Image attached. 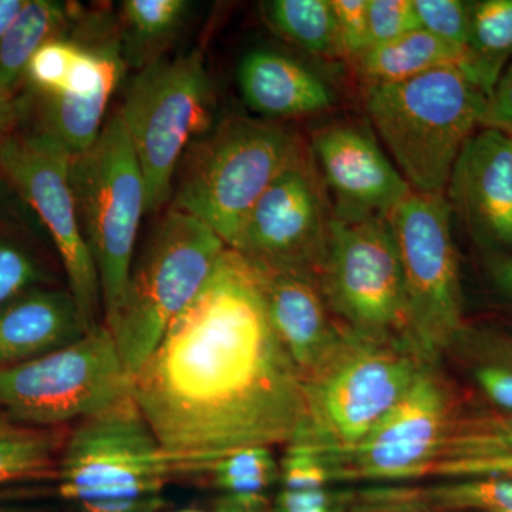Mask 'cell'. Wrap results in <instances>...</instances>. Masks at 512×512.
I'll use <instances>...</instances> for the list:
<instances>
[{"instance_id":"obj_18","label":"cell","mask_w":512,"mask_h":512,"mask_svg":"<svg viewBox=\"0 0 512 512\" xmlns=\"http://www.w3.org/2000/svg\"><path fill=\"white\" fill-rule=\"evenodd\" d=\"M255 271L272 328L303 380L338 343L343 326L330 318L318 276L299 271Z\"/></svg>"},{"instance_id":"obj_30","label":"cell","mask_w":512,"mask_h":512,"mask_svg":"<svg viewBox=\"0 0 512 512\" xmlns=\"http://www.w3.org/2000/svg\"><path fill=\"white\" fill-rule=\"evenodd\" d=\"M279 512H332L328 471L311 448L291 443L279 464Z\"/></svg>"},{"instance_id":"obj_12","label":"cell","mask_w":512,"mask_h":512,"mask_svg":"<svg viewBox=\"0 0 512 512\" xmlns=\"http://www.w3.org/2000/svg\"><path fill=\"white\" fill-rule=\"evenodd\" d=\"M319 284L346 328L375 338H404L406 292L386 215L333 212Z\"/></svg>"},{"instance_id":"obj_6","label":"cell","mask_w":512,"mask_h":512,"mask_svg":"<svg viewBox=\"0 0 512 512\" xmlns=\"http://www.w3.org/2000/svg\"><path fill=\"white\" fill-rule=\"evenodd\" d=\"M174 476L133 396L69 429L59 493L76 512H158Z\"/></svg>"},{"instance_id":"obj_31","label":"cell","mask_w":512,"mask_h":512,"mask_svg":"<svg viewBox=\"0 0 512 512\" xmlns=\"http://www.w3.org/2000/svg\"><path fill=\"white\" fill-rule=\"evenodd\" d=\"M47 282L45 268L25 245L0 237V308Z\"/></svg>"},{"instance_id":"obj_42","label":"cell","mask_w":512,"mask_h":512,"mask_svg":"<svg viewBox=\"0 0 512 512\" xmlns=\"http://www.w3.org/2000/svg\"><path fill=\"white\" fill-rule=\"evenodd\" d=\"M510 134H512V133H510Z\"/></svg>"},{"instance_id":"obj_23","label":"cell","mask_w":512,"mask_h":512,"mask_svg":"<svg viewBox=\"0 0 512 512\" xmlns=\"http://www.w3.org/2000/svg\"><path fill=\"white\" fill-rule=\"evenodd\" d=\"M80 9L73 2L26 0L0 42V100L16 104V92L33 55L69 28Z\"/></svg>"},{"instance_id":"obj_35","label":"cell","mask_w":512,"mask_h":512,"mask_svg":"<svg viewBox=\"0 0 512 512\" xmlns=\"http://www.w3.org/2000/svg\"><path fill=\"white\" fill-rule=\"evenodd\" d=\"M474 377L485 396L512 414V355H490L474 367Z\"/></svg>"},{"instance_id":"obj_39","label":"cell","mask_w":512,"mask_h":512,"mask_svg":"<svg viewBox=\"0 0 512 512\" xmlns=\"http://www.w3.org/2000/svg\"><path fill=\"white\" fill-rule=\"evenodd\" d=\"M494 281L500 291L512 296V258L505 259L495 266Z\"/></svg>"},{"instance_id":"obj_14","label":"cell","mask_w":512,"mask_h":512,"mask_svg":"<svg viewBox=\"0 0 512 512\" xmlns=\"http://www.w3.org/2000/svg\"><path fill=\"white\" fill-rule=\"evenodd\" d=\"M451 419L450 394L437 375L436 365H429L402 400L355 446L313 451L332 483L423 477Z\"/></svg>"},{"instance_id":"obj_16","label":"cell","mask_w":512,"mask_h":512,"mask_svg":"<svg viewBox=\"0 0 512 512\" xmlns=\"http://www.w3.org/2000/svg\"><path fill=\"white\" fill-rule=\"evenodd\" d=\"M312 151L338 198L336 214L387 215L413 191L365 128H322L313 136Z\"/></svg>"},{"instance_id":"obj_5","label":"cell","mask_w":512,"mask_h":512,"mask_svg":"<svg viewBox=\"0 0 512 512\" xmlns=\"http://www.w3.org/2000/svg\"><path fill=\"white\" fill-rule=\"evenodd\" d=\"M303 158L298 138L281 124L232 117L188 148L171 208L204 222L232 248L259 198Z\"/></svg>"},{"instance_id":"obj_4","label":"cell","mask_w":512,"mask_h":512,"mask_svg":"<svg viewBox=\"0 0 512 512\" xmlns=\"http://www.w3.org/2000/svg\"><path fill=\"white\" fill-rule=\"evenodd\" d=\"M119 19L80 9L69 28L33 55L23 83L36 130L72 154L87 150L106 124L111 97L127 69Z\"/></svg>"},{"instance_id":"obj_41","label":"cell","mask_w":512,"mask_h":512,"mask_svg":"<svg viewBox=\"0 0 512 512\" xmlns=\"http://www.w3.org/2000/svg\"><path fill=\"white\" fill-rule=\"evenodd\" d=\"M0 512H10V511H0Z\"/></svg>"},{"instance_id":"obj_40","label":"cell","mask_w":512,"mask_h":512,"mask_svg":"<svg viewBox=\"0 0 512 512\" xmlns=\"http://www.w3.org/2000/svg\"><path fill=\"white\" fill-rule=\"evenodd\" d=\"M177 512H200V511L185 510V511H177Z\"/></svg>"},{"instance_id":"obj_33","label":"cell","mask_w":512,"mask_h":512,"mask_svg":"<svg viewBox=\"0 0 512 512\" xmlns=\"http://www.w3.org/2000/svg\"><path fill=\"white\" fill-rule=\"evenodd\" d=\"M367 22L369 47L421 29L413 0H369Z\"/></svg>"},{"instance_id":"obj_36","label":"cell","mask_w":512,"mask_h":512,"mask_svg":"<svg viewBox=\"0 0 512 512\" xmlns=\"http://www.w3.org/2000/svg\"><path fill=\"white\" fill-rule=\"evenodd\" d=\"M483 127L512 133V62L505 67L488 96Z\"/></svg>"},{"instance_id":"obj_28","label":"cell","mask_w":512,"mask_h":512,"mask_svg":"<svg viewBox=\"0 0 512 512\" xmlns=\"http://www.w3.org/2000/svg\"><path fill=\"white\" fill-rule=\"evenodd\" d=\"M210 474L220 493L217 512H262L279 480V464L271 448H245L222 458Z\"/></svg>"},{"instance_id":"obj_29","label":"cell","mask_w":512,"mask_h":512,"mask_svg":"<svg viewBox=\"0 0 512 512\" xmlns=\"http://www.w3.org/2000/svg\"><path fill=\"white\" fill-rule=\"evenodd\" d=\"M262 9L271 28L305 52L316 56L342 53L330 0H271Z\"/></svg>"},{"instance_id":"obj_37","label":"cell","mask_w":512,"mask_h":512,"mask_svg":"<svg viewBox=\"0 0 512 512\" xmlns=\"http://www.w3.org/2000/svg\"><path fill=\"white\" fill-rule=\"evenodd\" d=\"M25 2L26 0H0V42L25 6Z\"/></svg>"},{"instance_id":"obj_38","label":"cell","mask_w":512,"mask_h":512,"mask_svg":"<svg viewBox=\"0 0 512 512\" xmlns=\"http://www.w3.org/2000/svg\"><path fill=\"white\" fill-rule=\"evenodd\" d=\"M19 119L18 106L0 100V144L13 131V124Z\"/></svg>"},{"instance_id":"obj_17","label":"cell","mask_w":512,"mask_h":512,"mask_svg":"<svg viewBox=\"0 0 512 512\" xmlns=\"http://www.w3.org/2000/svg\"><path fill=\"white\" fill-rule=\"evenodd\" d=\"M447 190L453 212L478 241L512 248V134L477 130L461 148Z\"/></svg>"},{"instance_id":"obj_15","label":"cell","mask_w":512,"mask_h":512,"mask_svg":"<svg viewBox=\"0 0 512 512\" xmlns=\"http://www.w3.org/2000/svg\"><path fill=\"white\" fill-rule=\"evenodd\" d=\"M316 177L306 157L286 170L249 212L231 249L261 271H299L319 278L333 212Z\"/></svg>"},{"instance_id":"obj_3","label":"cell","mask_w":512,"mask_h":512,"mask_svg":"<svg viewBox=\"0 0 512 512\" xmlns=\"http://www.w3.org/2000/svg\"><path fill=\"white\" fill-rule=\"evenodd\" d=\"M487 94L458 67L367 92V113L413 191L444 194L468 138L483 127Z\"/></svg>"},{"instance_id":"obj_9","label":"cell","mask_w":512,"mask_h":512,"mask_svg":"<svg viewBox=\"0 0 512 512\" xmlns=\"http://www.w3.org/2000/svg\"><path fill=\"white\" fill-rule=\"evenodd\" d=\"M117 113L143 171L147 212L160 211L173 194L181 158L211 127L212 83L204 57L195 50L141 67Z\"/></svg>"},{"instance_id":"obj_13","label":"cell","mask_w":512,"mask_h":512,"mask_svg":"<svg viewBox=\"0 0 512 512\" xmlns=\"http://www.w3.org/2000/svg\"><path fill=\"white\" fill-rule=\"evenodd\" d=\"M72 153L50 134L10 131L0 144V171L39 215L55 242L67 284L90 328L103 308L99 274L84 238L70 175Z\"/></svg>"},{"instance_id":"obj_1","label":"cell","mask_w":512,"mask_h":512,"mask_svg":"<svg viewBox=\"0 0 512 512\" xmlns=\"http://www.w3.org/2000/svg\"><path fill=\"white\" fill-rule=\"evenodd\" d=\"M131 396L175 474H210L252 447L288 446L303 382L276 336L258 274L228 248L131 376Z\"/></svg>"},{"instance_id":"obj_8","label":"cell","mask_w":512,"mask_h":512,"mask_svg":"<svg viewBox=\"0 0 512 512\" xmlns=\"http://www.w3.org/2000/svg\"><path fill=\"white\" fill-rule=\"evenodd\" d=\"M70 175L107 322L126 291L138 228L147 212L143 171L119 113L106 120L92 146L72 154Z\"/></svg>"},{"instance_id":"obj_32","label":"cell","mask_w":512,"mask_h":512,"mask_svg":"<svg viewBox=\"0 0 512 512\" xmlns=\"http://www.w3.org/2000/svg\"><path fill=\"white\" fill-rule=\"evenodd\" d=\"M420 28L464 52L470 32L471 2L413 0Z\"/></svg>"},{"instance_id":"obj_11","label":"cell","mask_w":512,"mask_h":512,"mask_svg":"<svg viewBox=\"0 0 512 512\" xmlns=\"http://www.w3.org/2000/svg\"><path fill=\"white\" fill-rule=\"evenodd\" d=\"M130 396V373L104 322L64 348L0 369V410L30 426H74Z\"/></svg>"},{"instance_id":"obj_27","label":"cell","mask_w":512,"mask_h":512,"mask_svg":"<svg viewBox=\"0 0 512 512\" xmlns=\"http://www.w3.org/2000/svg\"><path fill=\"white\" fill-rule=\"evenodd\" d=\"M187 0H126L121 2V45L128 66L138 69L160 59L190 15Z\"/></svg>"},{"instance_id":"obj_22","label":"cell","mask_w":512,"mask_h":512,"mask_svg":"<svg viewBox=\"0 0 512 512\" xmlns=\"http://www.w3.org/2000/svg\"><path fill=\"white\" fill-rule=\"evenodd\" d=\"M362 512H512V477L468 478L419 488H376L359 495Z\"/></svg>"},{"instance_id":"obj_7","label":"cell","mask_w":512,"mask_h":512,"mask_svg":"<svg viewBox=\"0 0 512 512\" xmlns=\"http://www.w3.org/2000/svg\"><path fill=\"white\" fill-rule=\"evenodd\" d=\"M227 249L204 222L171 207L165 212L134 256L119 308L104 322L130 376L204 288Z\"/></svg>"},{"instance_id":"obj_20","label":"cell","mask_w":512,"mask_h":512,"mask_svg":"<svg viewBox=\"0 0 512 512\" xmlns=\"http://www.w3.org/2000/svg\"><path fill=\"white\" fill-rule=\"evenodd\" d=\"M238 84L245 103L268 119L308 116L328 110L332 90L305 64L272 49H255L242 57Z\"/></svg>"},{"instance_id":"obj_26","label":"cell","mask_w":512,"mask_h":512,"mask_svg":"<svg viewBox=\"0 0 512 512\" xmlns=\"http://www.w3.org/2000/svg\"><path fill=\"white\" fill-rule=\"evenodd\" d=\"M69 427H37L0 410V485L56 478Z\"/></svg>"},{"instance_id":"obj_10","label":"cell","mask_w":512,"mask_h":512,"mask_svg":"<svg viewBox=\"0 0 512 512\" xmlns=\"http://www.w3.org/2000/svg\"><path fill=\"white\" fill-rule=\"evenodd\" d=\"M396 239L406 292V333L436 365L463 335L460 276L446 194L412 191L386 215Z\"/></svg>"},{"instance_id":"obj_25","label":"cell","mask_w":512,"mask_h":512,"mask_svg":"<svg viewBox=\"0 0 512 512\" xmlns=\"http://www.w3.org/2000/svg\"><path fill=\"white\" fill-rule=\"evenodd\" d=\"M512 59V0L471 2L470 32L460 70L487 97Z\"/></svg>"},{"instance_id":"obj_19","label":"cell","mask_w":512,"mask_h":512,"mask_svg":"<svg viewBox=\"0 0 512 512\" xmlns=\"http://www.w3.org/2000/svg\"><path fill=\"white\" fill-rule=\"evenodd\" d=\"M92 329L69 289H30L0 308V369L55 352Z\"/></svg>"},{"instance_id":"obj_24","label":"cell","mask_w":512,"mask_h":512,"mask_svg":"<svg viewBox=\"0 0 512 512\" xmlns=\"http://www.w3.org/2000/svg\"><path fill=\"white\" fill-rule=\"evenodd\" d=\"M463 56L461 50L419 29L369 47L356 62L370 86H377L406 82L440 67L460 69Z\"/></svg>"},{"instance_id":"obj_2","label":"cell","mask_w":512,"mask_h":512,"mask_svg":"<svg viewBox=\"0 0 512 512\" xmlns=\"http://www.w3.org/2000/svg\"><path fill=\"white\" fill-rule=\"evenodd\" d=\"M429 365L403 336L375 338L343 326L329 355L303 377L305 416L292 443L318 453L355 446Z\"/></svg>"},{"instance_id":"obj_34","label":"cell","mask_w":512,"mask_h":512,"mask_svg":"<svg viewBox=\"0 0 512 512\" xmlns=\"http://www.w3.org/2000/svg\"><path fill=\"white\" fill-rule=\"evenodd\" d=\"M338 25L342 55L359 59L369 49V0H330Z\"/></svg>"},{"instance_id":"obj_21","label":"cell","mask_w":512,"mask_h":512,"mask_svg":"<svg viewBox=\"0 0 512 512\" xmlns=\"http://www.w3.org/2000/svg\"><path fill=\"white\" fill-rule=\"evenodd\" d=\"M427 476L451 480L512 477V414L453 417Z\"/></svg>"}]
</instances>
